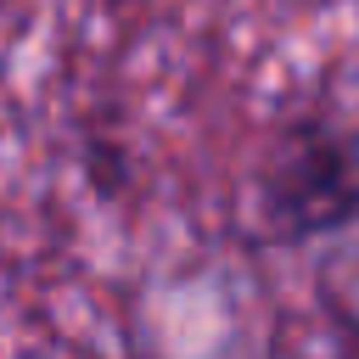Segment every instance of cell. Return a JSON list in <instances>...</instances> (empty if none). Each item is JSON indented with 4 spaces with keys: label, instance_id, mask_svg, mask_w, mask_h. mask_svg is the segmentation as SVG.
Segmentation results:
<instances>
[{
    "label": "cell",
    "instance_id": "1",
    "mask_svg": "<svg viewBox=\"0 0 359 359\" xmlns=\"http://www.w3.org/2000/svg\"><path fill=\"white\" fill-rule=\"evenodd\" d=\"M359 224V129L309 107L280 118L252 163V236L309 247Z\"/></svg>",
    "mask_w": 359,
    "mask_h": 359
},
{
    "label": "cell",
    "instance_id": "2",
    "mask_svg": "<svg viewBox=\"0 0 359 359\" xmlns=\"http://www.w3.org/2000/svg\"><path fill=\"white\" fill-rule=\"evenodd\" d=\"M325 320H331V337H337L348 353H359V309H348V303H325Z\"/></svg>",
    "mask_w": 359,
    "mask_h": 359
}]
</instances>
